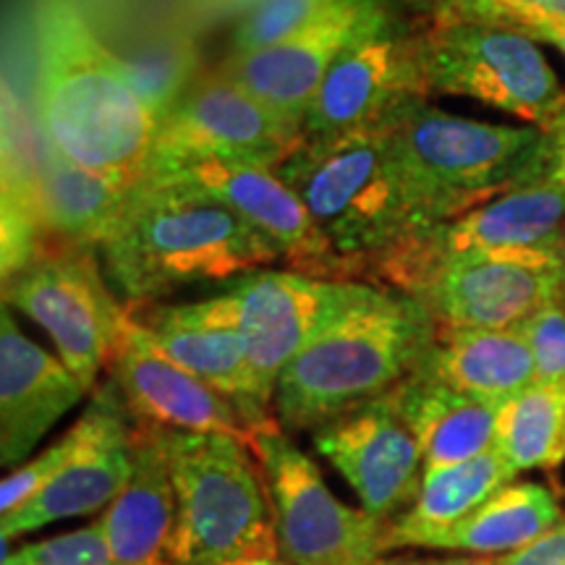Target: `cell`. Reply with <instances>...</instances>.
<instances>
[{"mask_svg": "<svg viewBox=\"0 0 565 565\" xmlns=\"http://www.w3.org/2000/svg\"><path fill=\"white\" fill-rule=\"evenodd\" d=\"M32 30L42 141L87 171L139 186L160 121L121 58L71 0H38Z\"/></svg>", "mask_w": 565, "mask_h": 565, "instance_id": "cell-1", "label": "cell"}, {"mask_svg": "<svg viewBox=\"0 0 565 565\" xmlns=\"http://www.w3.org/2000/svg\"><path fill=\"white\" fill-rule=\"evenodd\" d=\"M110 286L126 303H147L194 282L244 278L280 263L278 252L236 212L192 189L141 181L103 244Z\"/></svg>", "mask_w": 565, "mask_h": 565, "instance_id": "cell-2", "label": "cell"}, {"mask_svg": "<svg viewBox=\"0 0 565 565\" xmlns=\"http://www.w3.org/2000/svg\"><path fill=\"white\" fill-rule=\"evenodd\" d=\"M435 335V317L419 299L374 286L282 370L275 419L286 433H315L383 398L422 364Z\"/></svg>", "mask_w": 565, "mask_h": 565, "instance_id": "cell-3", "label": "cell"}, {"mask_svg": "<svg viewBox=\"0 0 565 565\" xmlns=\"http://www.w3.org/2000/svg\"><path fill=\"white\" fill-rule=\"evenodd\" d=\"M540 137V126L471 121L429 100L401 113L393 126V150L412 225L408 236L519 186Z\"/></svg>", "mask_w": 565, "mask_h": 565, "instance_id": "cell-4", "label": "cell"}, {"mask_svg": "<svg viewBox=\"0 0 565 565\" xmlns=\"http://www.w3.org/2000/svg\"><path fill=\"white\" fill-rule=\"evenodd\" d=\"M395 121L333 139H301L275 168L345 259L351 280L359 267L391 252L412 231L395 168Z\"/></svg>", "mask_w": 565, "mask_h": 565, "instance_id": "cell-5", "label": "cell"}, {"mask_svg": "<svg viewBox=\"0 0 565 565\" xmlns=\"http://www.w3.org/2000/svg\"><path fill=\"white\" fill-rule=\"evenodd\" d=\"M162 440L179 505L175 565L280 557L270 494L249 445L179 429H162Z\"/></svg>", "mask_w": 565, "mask_h": 565, "instance_id": "cell-6", "label": "cell"}, {"mask_svg": "<svg viewBox=\"0 0 565 565\" xmlns=\"http://www.w3.org/2000/svg\"><path fill=\"white\" fill-rule=\"evenodd\" d=\"M414 40L427 97H471L540 129L565 110L563 84L526 34L482 21H422Z\"/></svg>", "mask_w": 565, "mask_h": 565, "instance_id": "cell-7", "label": "cell"}, {"mask_svg": "<svg viewBox=\"0 0 565 565\" xmlns=\"http://www.w3.org/2000/svg\"><path fill=\"white\" fill-rule=\"evenodd\" d=\"M565 231V189L529 183L494 196L454 221L406 236L391 252L359 267L370 286L412 294L435 267L466 257L532 259L553 265ZM356 275V280H359Z\"/></svg>", "mask_w": 565, "mask_h": 565, "instance_id": "cell-8", "label": "cell"}, {"mask_svg": "<svg viewBox=\"0 0 565 565\" xmlns=\"http://www.w3.org/2000/svg\"><path fill=\"white\" fill-rule=\"evenodd\" d=\"M270 494L278 553L288 565H374L387 553V521L335 498L312 458L280 424L249 443Z\"/></svg>", "mask_w": 565, "mask_h": 565, "instance_id": "cell-9", "label": "cell"}, {"mask_svg": "<svg viewBox=\"0 0 565 565\" xmlns=\"http://www.w3.org/2000/svg\"><path fill=\"white\" fill-rule=\"evenodd\" d=\"M6 307H17L53 338L58 359L89 391L110 366L129 307L113 294L95 249H38L6 278Z\"/></svg>", "mask_w": 565, "mask_h": 565, "instance_id": "cell-10", "label": "cell"}, {"mask_svg": "<svg viewBox=\"0 0 565 565\" xmlns=\"http://www.w3.org/2000/svg\"><path fill=\"white\" fill-rule=\"evenodd\" d=\"M374 286L296 270H254L225 291L249 356L252 393L259 412L273 414L282 370Z\"/></svg>", "mask_w": 565, "mask_h": 565, "instance_id": "cell-11", "label": "cell"}, {"mask_svg": "<svg viewBox=\"0 0 565 565\" xmlns=\"http://www.w3.org/2000/svg\"><path fill=\"white\" fill-rule=\"evenodd\" d=\"M301 139L299 129L215 71L189 84L179 103L162 118L147 175L194 160L278 168Z\"/></svg>", "mask_w": 565, "mask_h": 565, "instance_id": "cell-12", "label": "cell"}, {"mask_svg": "<svg viewBox=\"0 0 565 565\" xmlns=\"http://www.w3.org/2000/svg\"><path fill=\"white\" fill-rule=\"evenodd\" d=\"M424 100L429 97L416 61L414 30L387 13L324 76L303 118V139H333L391 124Z\"/></svg>", "mask_w": 565, "mask_h": 565, "instance_id": "cell-13", "label": "cell"}, {"mask_svg": "<svg viewBox=\"0 0 565 565\" xmlns=\"http://www.w3.org/2000/svg\"><path fill=\"white\" fill-rule=\"evenodd\" d=\"M145 181L171 183L207 194L223 207L236 212L267 244L278 252L288 270L317 275V278L351 280L349 265L322 236L303 202L275 168L257 162L194 160L160 168Z\"/></svg>", "mask_w": 565, "mask_h": 565, "instance_id": "cell-14", "label": "cell"}, {"mask_svg": "<svg viewBox=\"0 0 565 565\" xmlns=\"http://www.w3.org/2000/svg\"><path fill=\"white\" fill-rule=\"evenodd\" d=\"M387 13L393 11L385 0H333L291 38L249 55H228L217 71L303 134V118L324 76Z\"/></svg>", "mask_w": 565, "mask_h": 565, "instance_id": "cell-15", "label": "cell"}, {"mask_svg": "<svg viewBox=\"0 0 565 565\" xmlns=\"http://www.w3.org/2000/svg\"><path fill=\"white\" fill-rule=\"evenodd\" d=\"M92 393L87 412L76 419L82 427L76 454L38 498L3 515V540L13 542L55 521L105 511L129 484L137 458V422L113 380Z\"/></svg>", "mask_w": 565, "mask_h": 565, "instance_id": "cell-16", "label": "cell"}, {"mask_svg": "<svg viewBox=\"0 0 565 565\" xmlns=\"http://www.w3.org/2000/svg\"><path fill=\"white\" fill-rule=\"evenodd\" d=\"M312 443L374 519L406 511L419 494L422 450L391 393L317 427Z\"/></svg>", "mask_w": 565, "mask_h": 565, "instance_id": "cell-17", "label": "cell"}, {"mask_svg": "<svg viewBox=\"0 0 565 565\" xmlns=\"http://www.w3.org/2000/svg\"><path fill=\"white\" fill-rule=\"evenodd\" d=\"M108 370L134 422L179 433L231 435L246 445L252 443V427L238 406L175 364L131 309Z\"/></svg>", "mask_w": 565, "mask_h": 565, "instance_id": "cell-18", "label": "cell"}, {"mask_svg": "<svg viewBox=\"0 0 565 565\" xmlns=\"http://www.w3.org/2000/svg\"><path fill=\"white\" fill-rule=\"evenodd\" d=\"M408 296L443 328L513 330L545 303L563 301V288L547 263L466 257L435 267Z\"/></svg>", "mask_w": 565, "mask_h": 565, "instance_id": "cell-19", "label": "cell"}, {"mask_svg": "<svg viewBox=\"0 0 565 565\" xmlns=\"http://www.w3.org/2000/svg\"><path fill=\"white\" fill-rule=\"evenodd\" d=\"M131 315L175 364L231 398L252 427V435L278 424L275 416L259 412L254 404L246 341L225 294L179 307H134Z\"/></svg>", "mask_w": 565, "mask_h": 565, "instance_id": "cell-20", "label": "cell"}, {"mask_svg": "<svg viewBox=\"0 0 565 565\" xmlns=\"http://www.w3.org/2000/svg\"><path fill=\"white\" fill-rule=\"evenodd\" d=\"M87 393L61 359L30 341L0 312V463L21 466Z\"/></svg>", "mask_w": 565, "mask_h": 565, "instance_id": "cell-21", "label": "cell"}, {"mask_svg": "<svg viewBox=\"0 0 565 565\" xmlns=\"http://www.w3.org/2000/svg\"><path fill=\"white\" fill-rule=\"evenodd\" d=\"M175 490L162 429L137 422V458L124 492L97 519L113 565H175Z\"/></svg>", "mask_w": 565, "mask_h": 565, "instance_id": "cell-22", "label": "cell"}, {"mask_svg": "<svg viewBox=\"0 0 565 565\" xmlns=\"http://www.w3.org/2000/svg\"><path fill=\"white\" fill-rule=\"evenodd\" d=\"M134 189L76 166L42 141L32 192L34 221L63 246L100 252L129 210Z\"/></svg>", "mask_w": 565, "mask_h": 565, "instance_id": "cell-23", "label": "cell"}, {"mask_svg": "<svg viewBox=\"0 0 565 565\" xmlns=\"http://www.w3.org/2000/svg\"><path fill=\"white\" fill-rule=\"evenodd\" d=\"M391 395L419 445L424 475L475 461L494 448L498 406L454 391L419 366Z\"/></svg>", "mask_w": 565, "mask_h": 565, "instance_id": "cell-24", "label": "cell"}, {"mask_svg": "<svg viewBox=\"0 0 565 565\" xmlns=\"http://www.w3.org/2000/svg\"><path fill=\"white\" fill-rule=\"evenodd\" d=\"M419 370L492 406H503L536 383L532 351L519 328L475 330L437 324V335Z\"/></svg>", "mask_w": 565, "mask_h": 565, "instance_id": "cell-25", "label": "cell"}, {"mask_svg": "<svg viewBox=\"0 0 565 565\" xmlns=\"http://www.w3.org/2000/svg\"><path fill=\"white\" fill-rule=\"evenodd\" d=\"M515 477L519 475L494 448L475 461L427 471L414 503L387 524V550L424 547L433 536L469 519Z\"/></svg>", "mask_w": 565, "mask_h": 565, "instance_id": "cell-26", "label": "cell"}, {"mask_svg": "<svg viewBox=\"0 0 565 565\" xmlns=\"http://www.w3.org/2000/svg\"><path fill=\"white\" fill-rule=\"evenodd\" d=\"M561 500L550 487L511 482L461 524L433 536L424 550L503 557L540 540L561 519Z\"/></svg>", "mask_w": 565, "mask_h": 565, "instance_id": "cell-27", "label": "cell"}, {"mask_svg": "<svg viewBox=\"0 0 565 565\" xmlns=\"http://www.w3.org/2000/svg\"><path fill=\"white\" fill-rule=\"evenodd\" d=\"M565 383H534L498 406L494 450L515 475L565 461Z\"/></svg>", "mask_w": 565, "mask_h": 565, "instance_id": "cell-28", "label": "cell"}, {"mask_svg": "<svg viewBox=\"0 0 565 565\" xmlns=\"http://www.w3.org/2000/svg\"><path fill=\"white\" fill-rule=\"evenodd\" d=\"M330 3L333 0H257L238 19L236 30L231 34L228 55H249L278 45L303 30L315 17H320Z\"/></svg>", "mask_w": 565, "mask_h": 565, "instance_id": "cell-29", "label": "cell"}, {"mask_svg": "<svg viewBox=\"0 0 565 565\" xmlns=\"http://www.w3.org/2000/svg\"><path fill=\"white\" fill-rule=\"evenodd\" d=\"M3 565H113V557L103 529L95 521L74 532L21 545L11 553L9 540H3Z\"/></svg>", "mask_w": 565, "mask_h": 565, "instance_id": "cell-30", "label": "cell"}, {"mask_svg": "<svg viewBox=\"0 0 565 565\" xmlns=\"http://www.w3.org/2000/svg\"><path fill=\"white\" fill-rule=\"evenodd\" d=\"M79 440L82 427L79 422H76L58 443H53L51 448L42 450L40 456L30 458L26 463L17 466V469L3 479V484H0V515L19 511L21 505H26L32 498H38V494L61 475L63 466L71 461V456L79 448Z\"/></svg>", "mask_w": 565, "mask_h": 565, "instance_id": "cell-31", "label": "cell"}, {"mask_svg": "<svg viewBox=\"0 0 565 565\" xmlns=\"http://www.w3.org/2000/svg\"><path fill=\"white\" fill-rule=\"evenodd\" d=\"M532 351L536 383H565V301H550L519 324Z\"/></svg>", "mask_w": 565, "mask_h": 565, "instance_id": "cell-32", "label": "cell"}, {"mask_svg": "<svg viewBox=\"0 0 565 565\" xmlns=\"http://www.w3.org/2000/svg\"><path fill=\"white\" fill-rule=\"evenodd\" d=\"M422 21H477L492 11H542L565 17V0H406Z\"/></svg>", "mask_w": 565, "mask_h": 565, "instance_id": "cell-33", "label": "cell"}, {"mask_svg": "<svg viewBox=\"0 0 565 565\" xmlns=\"http://www.w3.org/2000/svg\"><path fill=\"white\" fill-rule=\"evenodd\" d=\"M477 21L526 34L529 40L555 47V51L565 58V17H555V13L542 11H492Z\"/></svg>", "mask_w": 565, "mask_h": 565, "instance_id": "cell-34", "label": "cell"}, {"mask_svg": "<svg viewBox=\"0 0 565 565\" xmlns=\"http://www.w3.org/2000/svg\"><path fill=\"white\" fill-rule=\"evenodd\" d=\"M540 147L532 166L526 168L524 179L519 186H529V183H553V186L565 189V110L555 121L542 126Z\"/></svg>", "mask_w": 565, "mask_h": 565, "instance_id": "cell-35", "label": "cell"}, {"mask_svg": "<svg viewBox=\"0 0 565 565\" xmlns=\"http://www.w3.org/2000/svg\"><path fill=\"white\" fill-rule=\"evenodd\" d=\"M494 565H565V505L561 519L540 540L524 550L498 557Z\"/></svg>", "mask_w": 565, "mask_h": 565, "instance_id": "cell-36", "label": "cell"}, {"mask_svg": "<svg viewBox=\"0 0 565 565\" xmlns=\"http://www.w3.org/2000/svg\"><path fill=\"white\" fill-rule=\"evenodd\" d=\"M408 565H494L484 557H424V561H406Z\"/></svg>", "mask_w": 565, "mask_h": 565, "instance_id": "cell-37", "label": "cell"}, {"mask_svg": "<svg viewBox=\"0 0 565 565\" xmlns=\"http://www.w3.org/2000/svg\"><path fill=\"white\" fill-rule=\"evenodd\" d=\"M553 267H555L557 278H561L563 301H565V231L561 233V238H557V244H555V249H553Z\"/></svg>", "mask_w": 565, "mask_h": 565, "instance_id": "cell-38", "label": "cell"}, {"mask_svg": "<svg viewBox=\"0 0 565 565\" xmlns=\"http://www.w3.org/2000/svg\"><path fill=\"white\" fill-rule=\"evenodd\" d=\"M215 565H288L282 557H236V561H225Z\"/></svg>", "mask_w": 565, "mask_h": 565, "instance_id": "cell-39", "label": "cell"}, {"mask_svg": "<svg viewBox=\"0 0 565 565\" xmlns=\"http://www.w3.org/2000/svg\"><path fill=\"white\" fill-rule=\"evenodd\" d=\"M374 565H408L406 561H377Z\"/></svg>", "mask_w": 565, "mask_h": 565, "instance_id": "cell-40", "label": "cell"}, {"mask_svg": "<svg viewBox=\"0 0 565 565\" xmlns=\"http://www.w3.org/2000/svg\"><path fill=\"white\" fill-rule=\"evenodd\" d=\"M563 450H565V445H563Z\"/></svg>", "mask_w": 565, "mask_h": 565, "instance_id": "cell-41", "label": "cell"}]
</instances>
